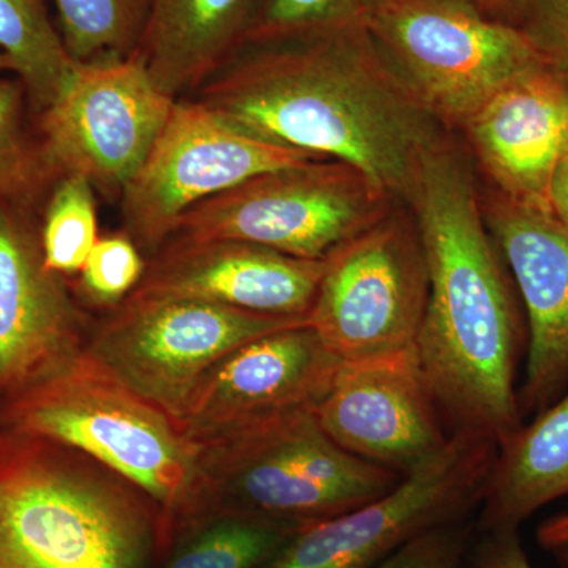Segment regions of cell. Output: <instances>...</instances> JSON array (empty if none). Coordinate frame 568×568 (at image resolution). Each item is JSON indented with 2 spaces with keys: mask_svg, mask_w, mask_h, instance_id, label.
<instances>
[{
  "mask_svg": "<svg viewBox=\"0 0 568 568\" xmlns=\"http://www.w3.org/2000/svg\"><path fill=\"white\" fill-rule=\"evenodd\" d=\"M517 28L549 65L568 74V0H528Z\"/></svg>",
  "mask_w": 568,
  "mask_h": 568,
  "instance_id": "29",
  "label": "cell"
},
{
  "mask_svg": "<svg viewBox=\"0 0 568 568\" xmlns=\"http://www.w3.org/2000/svg\"><path fill=\"white\" fill-rule=\"evenodd\" d=\"M29 209L0 200V402L80 357L92 328L67 278L44 265Z\"/></svg>",
  "mask_w": 568,
  "mask_h": 568,
  "instance_id": "13",
  "label": "cell"
},
{
  "mask_svg": "<svg viewBox=\"0 0 568 568\" xmlns=\"http://www.w3.org/2000/svg\"><path fill=\"white\" fill-rule=\"evenodd\" d=\"M0 52L13 63L37 114L54 102L77 65L44 0H0Z\"/></svg>",
  "mask_w": 568,
  "mask_h": 568,
  "instance_id": "22",
  "label": "cell"
},
{
  "mask_svg": "<svg viewBox=\"0 0 568 568\" xmlns=\"http://www.w3.org/2000/svg\"><path fill=\"white\" fill-rule=\"evenodd\" d=\"M196 446L207 510L242 511L297 530L364 506L402 480L339 447L313 409Z\"/></svg>",
  "mask_w": 568,
  "mask_h": 568,
  "instance_id": "5",
  "label": "cell"
},
{
  "mask_svg": "<svg viewBox=\"0 0 568 568\" xmlns=\"http://www.w3.org/2000/svg\"><path fill=\"white\" fill-rule=\"evenodd\" d=\"M159 510L74 448L0 429V568H151Z\"/></svg>",
  "mask_w": 568,
  "mask_h": 568,
  "instance_id": "3",
  "label": "cell"
},
{
  "mask_svg": "<svg viewBox=\"0 0 568 568\" xmlns=\"http://www.w3.org/2000/svg\"><path fill=\"white\" fill-rule=\"evenodd\" d=\"M366 31L418 104L459 125L508 81L548 63L521 29L467 0H377Z\"/></svg>",
  "mask_w": 568,
  "mask_h": 568,
  "instance_id": "6",
  "label": "cell"
},
{
  "mask_svg": "<svg viewBox=\"0 0 568 568\" xmlns=\"http://www.w3.org/2000/svg\"><path fill=\"white\" fill-rule=\"evenodd\" d=\"M407 196L428 265V301L416 354L450 435L507 443L525 424L518 369L528 324L493 245L473 179L433 140Z\"/></svg>",
  "mask_w": 568,
  "mask_h": 568,
  "instance_id": "2",
  "label": "cell"
},
{
  "mask_svg": "<svg viewBox=\"0 0 568 568\" xmlns=\"http://www.w3.org/2000/svg\"><path fill=\"white\" fill-rule=\"evenodd\" d=\"M313 413L339 447L402 477L452 437L416 349L343 362Z\"/></svg>",
  "mask_w": 568,
  "mask_h": 568,
  "instance_id": "14",
  "label": "cell"
},
{
  "mask_svg": "<svg viewBox=\"0 0 568 568\" xmlns=\"http://www.w3.org/2000/svg\"><path fill=\"white\" fill-rule=\"evenodd\" d=\"M148 257L125 233L100 237L77 276L78 301L82 306L111 312L136 290Z\"/></svg>",
  "mask_w": 568,
  "mask_h": 568,
  "instance_id": "27",
  "label": "cell"
},
{
  "mask_svg": "<svg viewBox=\"0 0 568 568\" xmlns=\"http://www.w3.org/2000/svg\"><path fill=\"white\" fill-rule=\"evenodd\" d=\"M497 447L454 435L386 495L297 530L267 568H376L407 541L480 506Z\"/></svg>",
  "mask_w": 568,
  "mask_h": 568,
  "instance_id": "9",
  "label": "cell"
},
{
  "mask_svg": "<svg viewBox=\"0 0 568 568\" xmlns=\"http://www.w3.org/2000/svg\"><path fill=\"white\" fill-rule=\"evenodd\" d=\"M474 556L476 568H534L518 530L484 534Z\"/></svg>",
  "mask_w": 568,
  "mask_h": 568,
  "instance_id": "30",
  "label": "cell"
},
{
  "mask_svg": "<svg viewBox=\"0 0 568 568\" xmlns=\"http://www.w3.org/2000/svg\"><path fill=\"white\" fill-rule=\"evenodd\" d=\"M568 496V388L497 448L481 496L484 534L519 530L540 508Z\"/></svg>",
  "mask_w": 568,
  "mask_h": 568,
  "instance_id": "20",
  "label": "cell"
},
{
  "mask_svg": "<svg viewBox=\"0 0 568 568\" xmlns=\"http://www.w3.org/2000/svg\"><path fill=\"white\" fill-rule=\"evenodd\" d=\"M295 532L242 511L207 510L178 530L162 568H267Z\"/></svg>",
  "mask_w": 568,
  "mask_h": 568,
  "instance_id": "21",
  "label": "cell"
},
{
  "mask_svg": "<svg viewBox=\"0 0 568 568\" xmlns=\"http://www.w3.org/2000/svg\"><path fill=\"white\" fill-rule=\"evenodd\" d=\"M26 102L20 80L0 78V200L32 205L58 178L26 129Z\"/></svg>",
  "mask_w": 568,
  "mask_h": 568,
  "instance_id": "25",
  "label": "cell"
},
{
  "mask_svg": "<svg viewBox=\"0 0 568 568\" xmlns=\"http://www.w3.org/2000/svg\"><path fill=\"white\" fill-rule=\"evenodd\" d=\"M325 260H301L241 241L171 239L148 257L130 295L194 298L261 315L308 317Z\"/></svg>",
  "mask_w": 568,
  "mask_h": 568,
  "instance_id": "17",
  "label": "cell"
},
{
  "mask_svg": "<svg viewBox=\"0 0 568 568\" xmlns=\"http://www.w3.org/2000/svg\"><path fill=\"white\" fill-rule=\"evenodd\" d=\"M342 364L308 323L260 336L205 373L186 405L183 432L200 444L315 409Z\"/></svg>",
  "mask_w": 568,
  "mask_h": 568,
  "instance_id": "15",
  "label": "cell"
},
{
  "mask_svg": "<svg viewBox=\"0 0 568 568\" xmlns=\"http://www.w3.org/2000/svg\"><path fill=\"white\" fill-rule=\"evenodd\" d=\"M175 102L153 84L134 54L77 61L54 102L37 114L41 152L55 178L82 175L95 192L119 201Z\"/></svg>",
  "mask_w": 568,
  "mask_h": 568,
  "instance_id": "11",
  "label": "cell"
},
{
  "mask_svg": "<svg viewBox=\"0 0 568 568\" xmlns=\"http://www.w3.org/2000/svg\"><path fill=\"white\" fill-rule=\"evenodd\" d=\"M261 43L190 100L248 136L338 160L386 196H407L435 140L429 114L366 28Z\"/></svg>",
  "mask_w": 568,
  "mask_h": 568,
  "instance_id": "1",
  "label": "cell"
},
{
  "mask_svg": "<svg viewBox=\"0 0 568 568\" xmlns=\"http://www.w3.org/2000/svg\"><path fill=\"white\" fill-rule=\"evenodd\" d=\"M0 424L74 448L140 489L162 518L164 551L178 530L207 511L200 447L88 351L2 402Z\"/></svg>",
  "mask_w": 568,
  "mask_h": 568,
  "instance_id": "4",
  "label": "cell"
},
{
  "mask_svg": "<svg viewBox=\"0 0 568 568\" xmlns=\"http://www.w3.org/2000/svg\"><path fill=\"white\" fill-rule=\"evenodd\" d=\"M428 284L418 231L386 215L325 260L308 324L343 362L416 349Z\"/></svg>",
  "mask_w": 568,
  "mask_h": 568,
  "instance_id": "10",
  "label": "cell"
},
{
  "mask_svg": "<svg viewBox=\"0 0 568 568\" xmlns=\"http://www.w3.org/2000/svg\"><path fill=\"white\" fill-rule=\"evenodd\" d=\"M495 20L517 26L528 0H467Z\"/></svg>",
  "mask_w": 568,
  "mask_h": 568,
  "instance_id": "33",
  "label": "cell"
},
{
  "mask_svg": "<svg viewBox=\"0 0 568 568\" xmlns=\"http://www.w3.org/2000/svg\"><path fill=\"white\" fill-rule=\"evenodd\" d=\"M551 212L559 222L568 226V148L552 179Z\"/></svg>",
  "mask_w": 568,
  "mask_h": 568,
  "instance_id": "31",
  "label": "cell"
},
{
  "mask_svg": "<svg viewBox=\"0 0 568 568\" xmlns=\"http://www.w3.org/2000/svg\"><path fill=\"white\" fill-rule=\"evenodd\" d=\"M324 159L239 132L193 100H178L148 159L119 197L122 233L151 257L183 213L254 175Z\"/></svg>",
  "mask_w": 568,
  "mask_h": 568,
  "instance_id": "12",
  "label": "cell"
},
{
  "mask_svg": "<svg viewBox=\"0 0 568 568\" xmlns=\"http://www.w3.org/2000/svg\"><path fill=\"white\" fill-rule=\"evenodd\" d=\"M473 526L450 523L428 530L394 552L376 568H458L469 551Z\"/></svg>",
  "mask_w": 568,
  "mask_h": 568,
  "instance_id": "28",
  "label": "cell"
},
{
  "mask_svg": "<svg viewBox=\"0 0 568 568\" xmlns=\"http://www.w3.org/2000/svg\"><path fill=\"white\" fill-rule=\"evenodd\" d=\"M61 36L78 62L132 55L140 43L151 0H52Z\"/></svg>",
  "mask_w": 568,
  "mask_h": 568,
  "instance_id": "23",
  "label": "cell"
},
{
  "mask_svg": "<svg viewBox=\"0 0 568 568\" xmlns=\"http://www.w3.org/2000/svg\"><path fill=\"white\" fill-rule=\"evenodd\" d=\"M537 540L541 548L552 549L568 545V511L545 519L537 529Z\"/></svg>",
  "mask_w": 568,
  "mask_h": 568,
  "instance_id": "32",
  "label": "cell"
},
{
  "mask_svg": "<svg viewBox=\"0 0 568 568\" xmlns=\"http://www.w3.org/2000/svg\"><path fill=\"white\" fill-rule=\"evenodd\" d=\"M377 0H267L250 43L366 28Z\"/></svg>",
  "mask_w": 568,
  "mask_h": 568,
  "instance_id": "26",
  "label": "cell"
},
{
  "mask_svg": "<svg viewBox=\"0 0 568 568\" xmlns=\"http://www.w3.org/2000/svg\"><path fill=\"white\" fill-rule=\"evenodd\" d=\"M99 239L92 183L78 174L59 175L48 190L40 222L44 265L63 278L78 276Z\"/></svg>",
  "mask_w": 568,
  "mask_h": 568,
  "instance_id": "24",
  "label": "cell"
},
{
  "mask_svg": "<svg viewBox=\"0 0 568 568\" xmlns=\"http://www.w3.org/2000/svg\"><path fill=\"white\" fill-rule=\"evenodd\" d=\"M552 555H555V558L558 559L560 567L568 568V545L552 549Z\"/></svg>",
  "mask_w": 568,
  "mask_h": 568,
  "instance_id": "34",
  "label": "cell"
},
{
  "mask_svg": "<svg viewBox=\"0 0 568 568\" xmlns=\"http://www.w3.org/2000/svg\"><path fill=\"white\" fill-rule=\"evenodd\" d=\"M388 196L338 160L254 175L183 213L173 237L241 241L323 261L384 219Z\"/></svg>",
  "mask_w": 568,
  "mask_h": 568,
  "instance_id": "7",
  "label": "cell"
},
{
  "mask_svg": "<svg viewBox=\"0 0 568 568\" xmlns=\"http://www.w3.org/2000/svg\"><path fill=\"white\" fill-rule=\"evenodd\" d=\"M6 71L14 73L13 63L10 62V59L3 52H0V73H6Z\"/></svg>",
  "mask_w": 568,
  "mask_h": 568,
  "instance_id": "35",
  "label": "cell"
},
{
  "mask_svg": "<svg viewBox=\"0 0 568 568\" xmlns=\"http://www.w3.org/2000/svg\"><path fill=\"white\" fill-rule=\"evenodd\" d=\"M497 193L551 212V185L568 148V74L549 63L523 71L465 123Z\"/></svg>",
  "mask_w": 568,
  "mask_h": 568,
  "instance_id": "18",
  "label": "cell"
},
{
  "mask_svg": "<svg viewBox=\"0 0 568 568\" xmlns=\"http://www.w3.org/2000/svg\"><path fill=\"white\" fill-rule=\"evenodd\" d=\"M263 0H151L133 52L153 84L190 99L252 36Z\"/></svg>",
  "mask_w": 568,
  "mask_h": 568,
  "instance_id": "19",
  "label": "cell"
},
{
  "mask_svg": "<svg viewBox=\"0 0 568 568\" xmlns=\"http://www.w3.org/2000/svg\"><path fill=\"white\" fill-rule=\"evenodd\" d=\"M308 323L194 298L129 297L92 325L85 351L179 424L194 388L224 355Z\"/></svg>",
  "mask_w": 568,
  "mask_h": 568,
  "instance_id": "8",
  "label": "cell"
},
{
  "mask_svg": "<svg viewBox=\"0 0 568 568\" xmlns=\"http://www.w3.org/2000/svg\"><path fill=\"white\" fill-rule=\"evenodd\" d=\"M487 213L528 324L518 398L523 417H534L568 388V226L499 193Z\"/></svg>",
  "mask_w": 568,
  "mask_h": 568,
  "instance_id": "16",
  "label": "cell"
}]
</instances>
